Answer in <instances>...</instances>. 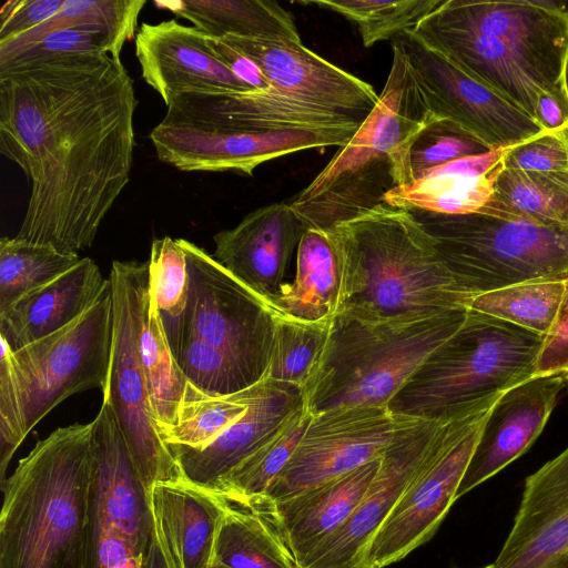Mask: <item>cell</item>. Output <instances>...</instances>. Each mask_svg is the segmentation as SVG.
<instances>
[{
    "instance_id": "1",
    "label": "cell",
    "mask_w": 568,
    "mask_h": 568,
    "mask_svg": "<svg viewBox=\"0 0 568 568\" xmlns=\"http://www.w3.org/2000/svg\"><path fill=\"white\" fill-rule=\"evenodd\" d=\"M134 83L120 59L80 53L0 69V152L30 183L17 239L79 254L126 186Z\"/></svg>"
},
{
    "instance_id": "2",
    "label": "cell",
    "mask_w": 568,
    "mask_h": 568,
    "mask_svg": "<svg viewBox=\"0 0 568 568\" xmlns=\"http://www.w3.org/2000/svg\"><path fill=\"white\" fill-rule=\"evenodd\" d=\"M271 83L264 93H181L168 111L245 132L359 129L378 102L374 88L302 42L226 36Z\"/></svg>"
},
{
    "instance_id": "3",
    "label": "cell",
    "mask_w": 568,
    "mask_h": 568,
    "mask_svg": "<svg viewBox=\"0 0 568 568\" xmlns=\"http://www.w3.org/2000/svg\"><path fill=\"white\" fill-rule=\"evenodd\" d=\"M92 422L39 440L1 484L0 568H88Z\"/></svg>"
},
{
    "instance_id": "4",
    "label": "cell",
    "mask_w": 568,
    "mask_h": 568,
    "mask_svg": "<svg viewBox=\"0 0 568 568\" xmlns=\"http://www.w3.org/2000/svg\"><path fill=\"white\" fill-rule=\"evenodd\" d=\"M328 233L342 268L337 313L387 318L468 308L471 298L410 212L381 203Z\"/></svg>"
},
{
    "instance_id": "5",
    "label": "cell",
    "mask_w": 568,
    "mask_h": 568,
    "mask_svg": "<svg viewBox=\"0 0 568 568\" xmlns=\"http://www.w3.org/2000/svg\"><path fill=\"white\" fill-rule=\"evenodd\" d=\"M468 308L435 315L368 317L339 312L304 386L315 415L349 406H388L419 366L464 323Z\"/></svg>"
},
{
    "instance_id": "6",
    "label": "cell",
    "mask_w": 568,
    "mask_h": 568,
    "mask_svg": "<svg viewBox=\"0 0 568 568\" xmlns=\"http://www.w3.org/2000/svg\"><path fill=\"white\" fill-rule=\"evenodd\" d=\"M393 60L378 102L353 138L288 203L306 229L331 232L378 204L398 185L409 141L435 115L429 111L403 50Z\"/></svg>"
},
{
    "instance_id": "7",
    "label": "cell",
    "mask_w": 568,
    "mask_h": 568,
    "mask_svg": "<svg viewBox=\"0 0 568 568\" xmlns=\"http://www.w3.org/2000/svg\"><path fill=\"white\" fill-rule=\"evenodd\" d=\"M111 282L98 301L62 329L12 352L1 341L0 483L27 435L65 398L104 390L112 348Z\"/></svg>"
},
{
    "instance_id": "8",
    "label": "cell",
    "mask_w": 568,
    "mask_h": 568,
    "mask_svg": "<svg viewBox=\"0 0 568 568\" xmlns=\"http://www.w3.org/2000/svg\"><path fill=\"white\" fill-rule=\"evenodd\" d=\"M545 335L468 308L462 326L388 404L396 415L448 420L535 376Z\"/></svg>"
},
{
    "instance_id": "9",
    "label": "cell",
    "mask_w": 568,
    "mask_h": 568,
    "mask_svg": "<svg viewBox=\"0 0 568 568\" xmlns=\"http://www.w3.org/2000/svg\"><path fill=\"white\" fill-rule=\"evenodd\" d=\"M408 212L434 239L456 284L470 298L518 283L568 278V227L480 211Z\"/></svg>"
},
{
    "instance_id": "10",
    "label": "cell",
    "mask_w": 568,
    "mask_h": 568,
    "mask_svg": "<svg viewBox=\"0 0 568 568\" xmlns=\"http://www.w3.org/2000/svg\"><path fill=\"white\" fill-rule=\"evenodd\" d=\"M109 280L113 300V336L103 400L108 402L126 442L141 480L151 494L156 483L181 479L179 466L154 426L140 356L149 262L113 261Z\"/></svg>"
},
{
    "instance_id": "11",
    "label": "cell",
    "mask_w": 568,
    "mask_h": 568,
    "mask_svg": "<svg viewBox=\"0 0 568 568\" xmlns=\"http://www.w3.org/2000/svg\"><path fill=\"white\" fill-rule=\"evenodd\" d=\"M178 240L190 277L184 339L199 338L217 348L253 385L258 384L272 356L274 312L213 255L185 239Z\"/></svg>"
},
{
    "instance_id": "12",
    "label": "cell",
    "mask_w": 568,
    "mask_h": 568,
    "mask_svg": "<svg viewBox=\"0 0 568 568\" xmlns=\"http://www.w3.org/2000/svg\"><path fill=\"white\" fill-rule=\"evenodd\" d=\"M494 404L444 422L416 476L373 538L368 568L397 562L434 536L457 499Z\"/></svg>"
},
{
    "instance_id": "13",
    "label": "cell",
    "mask_w": 568,
    "mask_h": 568,
    "mask_svg": "<svg viewBox=\"0 0 568 568\" xmlns=\"http://www.w3.org/2000/svg\"><path fill=\"white\" fill-rule=\"evenodd\" d=\"M358 129L245 132L166 110L150 140L160 161L185 172L252 175L261 164L310 149L345 145Z\"/></svg>"
},
{
    "instance_id": "14",
    "label": "cell",
    "mask_w": 568,
    "mask_h": 568,
    "mask_svg": "<svg viewBox=\"0 0 568 568\" xmlns=\"http://www.w3.org/2000/svg\"><path fill=\"white\" fill-rule=\"evenodd\" d=\"M398 422L399 416L386 406H349L312 415L295 452L262 499L290 498L379 458Z\"/></svg>"
},
{
    "instance_id": "15",
    "label": "cell",
    "mask_w": 568,
    "mask_h": 568,
    "mask_svg": "<svg viewBox=\"0 0 568 568\" xmlns=\"http://www.w3.org/2000/svg\"><path fill=\"white\" fill-rule=\"evenodd\" d=\"M429 111L450 120L491 149L510 148L541 133L538 123L475 80L413 32L395 38Z\"/></svg>"
},
{
    "instance_id": "16",
    "label": "cell",
    "mask_w": 568,
    "mask_h": 568,
    "mask_svg": "<svg viewBox=\"0 0 568 568\" xmlns=\"http://www.w3.org/2000/svg\"><path fill=\"white\" fill-rule=\"evenodd\" d=\"M399 416L379 469L348 520L300 568H368L373 538L412 483L445 420Z\"/></svg>"
},
{
    "instance_id": "17",
    "label": "cell",
    "mask_w": 568,
    "mask_h": 568,
    "mask_svg": "<svg viewBox=\"0 0 568 568\" xmlns=\"http://www.w3.org/2000/svg\"><path fill=\"white\" fill-rule=\"evenodd\" d=\"M90 547L129 546L143 561L152 544L154 519L145 489L116 418L103 400L92 420Z\"/></svg>"
},
{
    "instance_id": "18",
    "label": "cell",
    "mask_w": 568,
    "mask_h": 568,
    "mask_svg": "<svg viewBox=\"0 0 568 568\" xmlns=\"http://www.w3.org/2000/svg\"><path fill=\"white\" fill-rule=\"evenodd\" d=\"M413 33L534 120L538 94L562 81V75L525 57L498 38L456 24L438 14L436 9L420 21Z\"/></svg>"
},
{
    "instance_id": "19",
    "label": "cell",
    "mask_w": 568,
    "mask_h": 568,
    "mask_svg": "<svg viewBox=\"0 0 568 568\" xmlns=\"http://www.w3.org/2000/svg\"><path fill=\"white\" fill-rule=\"evenodd\" d=\"M304 406L302 387L265 378L255 385L243 416L202 448L166 445L182 478L214 493L220 483L262 447Z\"/></svg>"
},
{
    "instance_id": "20",
    "label": "cell",
    "mask_w": 568,
    "mask_h": 568,
    "mask_svg": "<svg viewBox=\"0 0 568 568\" xmlns=\"http://www.w3.org/2000/svg\"><path fill=\"white\" fill-rule=\"evenodd\" d=\"M207 34L175 19L144 22L135 54L145 82L164 103L181 93H253L207 44Z\"/></svg>"
},
{
    "instance_id": "21",
    "label": "cell",
    "mask_w": 568,
    "mask_h": 568,
    "mask_svg": "<svg viewBox=\"0 0 568 568\" xmlns=\"http://www.w3.org/2000/svg\"><path fill=\"white\" fill-rule=\"evenodd\" d=\"M494 568H568V447L525 480Z\"/></svg>"
},
{
    "instance_id": "22",
    "label": "cell",
    "mask_w": 568,
    "mask_h": 568,
    "mask_svg": "<svg viewBox=\"0 0 568 568\" xmlns=\"http://www.w3.org/2000/svg\"><path fill=\"white\" fill-rule=\"evenodd\" d=\"M566 375L534 376L503 393L486 419L457 499L525 454L541 434Z\"/></svg>"
},
{
    "instance_id": "23",
    "label": "cell",
    "mask_w": 568,
    "mask_h": 568,
    "mask_svg": "<svg viewBox=\"0 0 568 568\" xmlns=\"http://www.w3.org/2000/svg\"><path fill=\"white\" fill-rule=\"evenodd\" d=\"M306 230L290 204L272 203L217 232L213 257L265 301L284 284L291 255Z\"/></svg>"
},
{
    "instance_id": "24",
    "label": "cell",
    "mask_w": 568,
    "mask_h": 568,
    "mask_svg": "<svg viewBox=\"0 0 568 568\" xmlns=\"http://www.w3.org/2000/svg\"><path fill=\"white\" fill-rule=\"evenodd\" d=\"M436 12L475 32L491 36L562 75L568 59L567 11L540 1L444 0Z\"/></svg>"
},
{
    "instance_id": "25",
    "label": "cell",
    "mask_w": 568,
    "mask_h": 568,
    "mask_svg": "<svg viewBox=\"0 0 568 568\" xmlns=\"http://www.w3.org/2000/svg\"><path fill=\"white\" fill-rule=\"evenodd\" d=\"M381 462L382 456L290 498L266 500L298 567L353 515L375 478Z\"/></svg>"
},
{
    "instance_id": "26",
    "label": "cell",
    "mask_w": 568,
    "mask_h": 568,
    "mask_svg": "<svg viewBox=\"0 0 568 568\" xmlns=\"http://www.w3.org/2000/svg\"><path fill=\"white\" fill-rule=\"evenodd\" d=\"M103 278L90 257L0 312V339L14 352L68 326L101 296Z\"/></svg>"
},
{
    "instance_id": "27",
    "label": "cell",
    "mask_w": 568,
    "mask_h": 568,
    "mask_svg": "<svg viewBox=\"0 0 568 568\" xmlns=\"http://www.w3.org/2000/svg\"><path fill=\"white\" fill-rule=\"evenodd\" d=\"M151 507L179 568H210L226 500L181 478L156 483Z\"/></svg>"
},
{
    "instance_id": "28",
    "label": "cell",
    "mask_w": 568,
    "mask_h": 568,
    "mask_svg": "<svg viewBox=\"0 0 568 568\" xmlns=\"http://www.w3.org/2000/svg\"><path fill=\"white\" fill-rule=\"evenodd\" d=\"M342 268L328 232L307 229L297 246L296 273L264 302L276 316L303 322L331 321L337 313Z\"/></svg>"
},
{
    "instance_id": "29",
    "label": "cell",
    "mask_w": 568,
    "mask_h": 568,
    "mask_svg": "<svg viewBox=\"0 0 568 568\" xmlns=\"http://www.w3.org/2000/svg\"><path fill=\"white\" fill-rule=\"evenodd\" d=\"M213 562L229 568H300L264 499L226 500Z\"/></svg>"
},
{
    "instance_id": "30",
    "label": "cell",
    "mask_w": 568,
    "mask_h": 568,
    "mask_svg": "<svg viewBox=\"0 0 568 568\" xmlns=\"http://www.w3.org/2000/svg\"><path fill=\"white\" fill-rule=\"evenodd\" d=\"M213 38L236 36L302 42L294 16L273 0L155 1Z\"/></svg>"
},
{
    "instance_id": "31",
    "label": "cell",
    "mask_w": 568,
    "mask_h": 568,
    "mask_svg": "<svg viewBox=\"0 0 568 568\" xmlns=\"http://www.w3.org/2000/svg\"><path fill=\"white\" fill-rule=\"evenodd\" d=\"M480 212L568 227V170L528 172L503 166L493 195Z\"/></svg>"
},
{
    "instance_id": "32",
    "label": "cell",
    "mask_w": 568,
    "mask_h": 568,
    "mask_svg": "<svg viewBox=\"0 0 568 568\" xmlns=\"http://www.w3.org/2000/svg\"><path fill=\"white\" fill-rule=\"evenodd\" d=\"M139 344L158 432L178 423L187 378L172 354L150 285L143 301Z\"/></svg>"
},
{
    "instance_id": "33",
    "label": "cell",
    "mask_w": 568,
    "mask_h": 568,
    "mask_svg": "<svg viewBox=\"0 0 568 568\" xmlns=\"http://www.w3.org/2000/svg\"><path fill=\"white\" fill-rule=\"evenodd\" d=\"M501 168L500 162L489 173L478 178L426 176L408 185L395 186L386 193L383 203L405 211L445 215L479 212L489 202Z\"/></svg>"
},
{
    "instance_id": "34",
    "label": "cell",
    "mask_w": 568,
    "mask_h": 568,
    "mask_svg": "<svg viewBox=\"0 0 568 568\" xmlns=\"http://www.w3.org/2000/svg\"><path fill=\"white\" fill-rule=\"evenodd\" d=\"M311 417L303 406L262 447L226 476L213 494L237 504L262 499L295 452Z\"/></svg>"
},
{
    "instance_id": "35",
    "label": "cell",
    "mask_w": 568,
    "mask_h": 568,
    "mask_svg": "<svg viewBox=\"0 0 568 568\" xmlns=\"http://www.w3.org/2000/svg\"><path fill=\"white\" fill-rule=\"evenodd\" d=\"M145 0H64L60 10L39 27L0 42V64L48 33L75 24L105 29L120 49L136 36L138 19Z\"/></svg>"
},
{
    "instance_id": "36",
    "label": "cell",
    "mask_w": 568,
    "mask_h": 568,
    "mask_svg": "<svg viewBox=\"0 0 568 568\" xmlns=\"http://www.w3.org/2000/svg\"><path fill=\"white\" fill-rule=\"evenodd\" d=\"M148 262L150 290L178 362L184 342L190 290L186 255L178 239L163 236L153 240Z\"/></svg>"
},
{
    "instance_id": "37",
    "label": "cell",
    "mask_w": 568,
    "mask_h": 568,
    "mask_svg": "<svg viewBox=\"0 0 568 568\" xmlns=\"http://www.w3.org/2000/svg\"><path fill=\"white\" fill-rule=\"evenodd\" d=\"M82 257L17 237L0 240V312L52 282Z\"/></svg>"
},
{
    "instance_id": "38",
    "label": "cell",
    "mask_w": 568,
    "mask_h": 568,
    "mask_svg": "<svg viewBox=\"0 0 568 568\" xmlns=\"http://www.w3.org/2000/svg\"><path fill=\"white\" fill-rule=\"evenodd\" d=\"M254 389L255 385L236 394L212 396L187 381L178 423L158 435L165 446L202 448L244 415Z\"/></svg>"
},
{
    "instance_id": "39",
    "label": "cell",
    "mask_w": 568,
    "mask_h": 568,
    "mask_svg": "<svg viewBox=\"0 0 568 568\" xmlns=\"http://www.w3.org/2000/svg\"><path fill=\"white\" fill-rule=\"evenodd\" d=\"M566 280L518 283L474 296L468 308L545 335L558 311Z\"/></svg>"
},
{
    "instance_id": "40",
    "label": "cell",
    "mask_w": 568,
    "mask_h": 568,
    "mask_svg": "<svg viewBox=\"0 0 568 568\" xmlns=\"http://www.w3.org/2000/svg\"><path fill=\"white\" fill-rule=\"evenodd\" d=\"M444 0H298L343 16L358 28L364 47L413 32Z\"/></svg>"
},
{
    "instance_id": "41",
    "label": "cell",
    "mask_w": 568,
    "mask_h": 568,
    "mask_svg": "<svg viewBox=\"0 0 568 568\" xmlns=\"http://www.w3.org/2000/svg\"><path fill=\"white\" fill-rule=\"evenodd\" d=\"M488 144L457 123L434 116L409 141L398 174V185L423 179L448 162L490 152Z\"/></svg>"
},
{
    "instance_id": "42",
    "label": "cell",
    "mask_w": 568,
    "mask_h": 568,
    "mask_svg": "<svg viewBox=\"0 0 568 568\" xmlns=\"http://www.w3.org/2000/svg\"><path fill=\"white\" fill-rule=\"evenodd\" d=\"M331 321L303 322L275 315L273 349L265 378L303 387L324 348Z\"/></svg>"
},
{
    "instance_id": "43",
    "label": "cell",
    "mask_w": 568,
    "mask_h": 568,
    "mask_svg": "<svg viewBox=\"0 0 568 568\" xmlns=\"http://www.w3.org/2000/svg\"><path fill=\"white\" fill-rule=\"evenodd\" d=\"M187 381L212 396H226L254 386L245 374L221 351L189 337L178 361Z\"/></svg>"
},
{
    "instance_id": "44",
    "label": "cell",
    "mask_w": 568,
    "mask_h": 568,
    "mask_svg": "<svg viewBox=\"0 0 568 568\" xmlns=\"http://www.w3.org/2000/svg\"><path fill=\"white\" fill-rule=\"evenodd\" d=\"M122 49L103 28L92 24H75L54 30L29 44L10 58L1 68L29 61L80 53H106L120 59Z\"/></svg>"
},
{
    "instance_id": "45",
    "label": "cell",
    "mask_w": 568,
    "mask_h": 568,
    "mask_svg": "<svg viewBox=\"0 0 568 568\" xmlns=\"http://www.w3.org/2000/svg\"><path fill=\"white\" fill-rule=\"evenodd\" d=\"M501 163L505 169L528 172L567 171L568 154L557 132L542 131L507 148Z\"/></svg>"
},
{
    "instance_id": "46",
    "label": "cell",
    "mask_w": 568,
    "mask_h": 568,
    "mask_svg": "<svg viewBox=\"0 0 568 568\" xmlns=\"http://www.w3.org/2000/svg\"><path fill=\"white\" fill-rule=\"evenodd\" d=\"M64 0H9L0 9V42L17 38L45 22Z\"/></svg>"
},
{
    "instance_id": "47",
    "label": "cell",
    "mask_w": 568,
    "mask_h": 568,
    "mask_svg": "<svg viewBox=\"0 0 568 568\" xmlns=\"http://www.w3.org/2000/svg\"><path fill=\"white\" fill-rule=\"evenodd\" d=\"M568 374V278L556 316L544 336L535 376Z\"/></svg>"
},
{
    "instance_id": "48",
    "label": "cell",
    "mask_w": 568,
    "mask_h": 568,
    "mask_svg": "<svg viewBox=\"0 0 568 568\" xmlns=\"http://www.w3.org/2000/svg\"><path fill=\"white\" fill-rule=\"evenodd\" d=\"M206 40L216 58L253 91L264 93L270 90V81L252 59L229 45L223 39L207 36Z\"/></svg>"
},
{
    "instance_id": "49",
    "label": "cell",
    "mask_w": 568,
    "mask_h": 568,
    "mask_svg": "<svg viewBox=\"0 0 568 568\" xmlns=\"http://www.w3.org/2000/svg\"><path fill=\"white\" fill-rule=\"evenodd\" d=\"M535 121L544 131L556 132L568 124V95L564 82L538 94Z\"/></svg>"
},
{
    "instance_id": "50",
    "label": "cell",
    "mask_w": 568,
    "mask_h": 568,
    "mask_svg": "<svg viewBox=\"0 0 568 568\" xmlns=\"http://www.w3.org/2000/svg\"><path fill=\"white\" fill-rule=\"evenodd\" d=\"M141 568H179L172 556L169 544L155 520L152 544L142 561Z\"/></svg>"
},
{
    "instance_id": "51",
    "label": "cell",
    "mask_w": 568,
    "mask_h": 568,
    "mask_svg": "<svg viewBox=\"0 0 568 568\" xmlns=\"http://www.w3.org/2000/svg\"><path fill=\"white\" fill-rule=\"evenodd\" d=\"M558 133V135L561 138V140L564 141L565 143V146H566V150H567V154H568V124L565 125L562 129H560L559 131H556Z\"/></svg>"
},
{
    "instance_id": "52",
    "label": "cell",
    "mask_w": 568,
    "mask_h": 568,
    "mask_svg": "<svg viewBox=\"0 0 568 568\" xmlns=\"http://www.w3.org/2000/svg\"><path fill=\"white\" fill-rule=\"evenodd\" d=\"M562 82H564L566 93L568 95V59L566 61L565 69H564Z\"/></svg>"
},
{
    "instance_id": "53",
    "label": "cell",
    "mask_w": 568,
    "mask_h": 568,
    "mask_svg": "<svg viewBox=\"0 0 568 568\" xmlns=\"http://www.w3.org/2000/svg\"><path fill=\"white\" fill-rule=\"evenodd\" d=\"M210 568H229V567H225V566H223V565H220V564L213 562V564L211 565V567H210Z\"/></svg>"
},
{
    "instance_id": "54",
    "label": "cell",
    "mask_w": 568,
    "mask_h": 568,
    "mask_svg": "<svg viewBox=\"0 0 568 568\" xmlns=\"http://www.w3.org/2000/svg\"><path fill=\"white\" fill-rule=\"evenodd\" d=\"M484 568H494V566H493V564H491V565L486 566V567H484Z\"/></svg>"
},
{
    "instance_id": "55",
    "label": "cell",
    "mask_w": 568,
    "mask_h": 568,
    "mask_svg": "<svg viewBox=\"0 0 568 568\" xmlns=\"http://www.w3.org/2000/svg\"><path fill=\"white\" fill-rule=\"evenodd\" d=\"M566 382H567V384H568V374L566 375Z\"/></svg>"
},
{
    "instance_id": "56",
    "label": "cell",
    "mask_w": 568,
    "mask_h": 568,
    "mask_svg": "<svg viewBox=\"0 0 568 568\" xmlns=\"http://www.w3.org/2000/svg\"><path fill=\"white\" fill-rule=\"evenodd\" d=\"M567 19H568V11H567Z\"/></svg>"
}]
</instances>
